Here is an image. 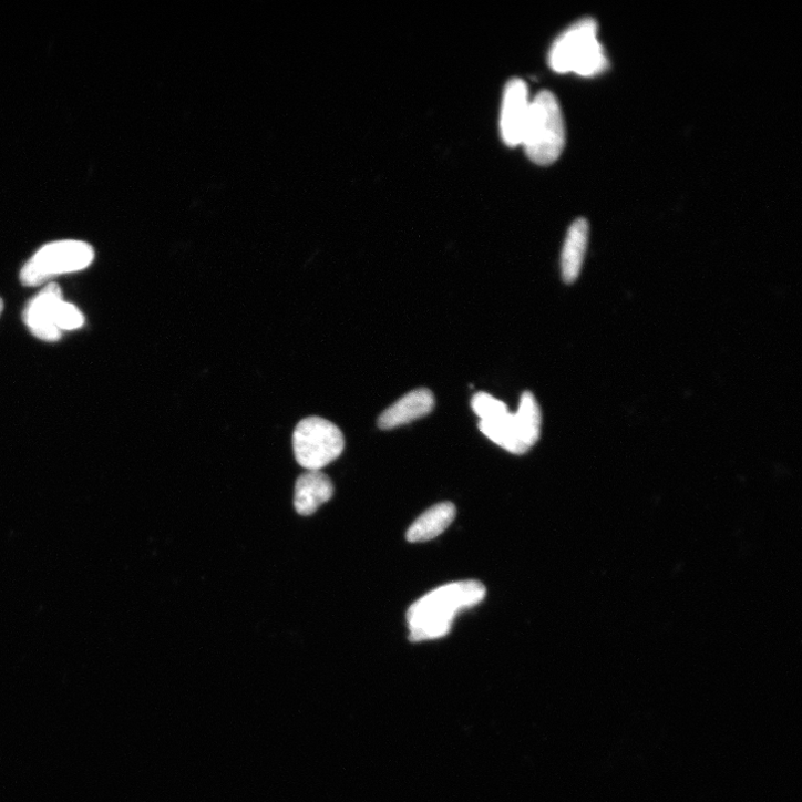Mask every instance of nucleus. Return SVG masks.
Listing matches in <instances>:
<instances>
[{
  "label": "nucleus",
  "instance_id": "4468645a",
  "mask_svg": "<svg viewBox=\"0 0 802 802\" xmlns=\"http://www.w3.org/2000/svg\"><path fill=\"white\" fill-rule=\"evenodd\" d=\"M84 323L85 318L76 306L64 300L60 304L56 313V327L62 332L80 329Z\"/></svg>",
  "mask_w": 802,
  "mask_h": 802
},
{
  "label": "nucleus",
  "instance_id": "f03ea898",
  "mask_svg": "<svg viewBox=\"0 0 802 802\" xmlns=\"http://www.w3.org/2000/svg\"><path fill=\"white\" fill-rule=\"evenodd\" d=\"M597 32V24L592 19L580 20L569 27L551 48V69L559 74L574 73L583 78L605 72L608 59L598 41Z\"/></svg>",
  "mask_w": 802,
  "mask_h": 802
},
{
  "label": "nucleus",
  "instance_id": "7ed1b4c3",
  "mask_svg": "<svg viewBox=\"0 0 802 802\" xmlns=\"http://www.w3.org/2000/svg\"><path fill=\"white\" fill-rule=\"evenodd\" d=\"M566 142L565 122L556 96L539 92L529 105L522 144L527 157L546 166L561 156Z\"/></svg>",
  "mask_w": 802,
  "mask_h": 802
},
{
  "label": "nucleus",
  "instance_id": "0eeeda50",
  "mask_svg": "<svg viewBox=\"0 0 802 802\" xmlns=\"http://www.w3.org/2000/svg\"><path fill=\"white\" fill-rule=\"evenodd\" d=\"M529 105L527 84L517 78L510 80L504 89L500 122L501 135L507 146L522 144Z\"/></svg>",
  "mask_w": 802,
  "mask_h": 802
},
{
  "label": "nucleus",
  "instance_id": "f8f14e48",
  "mask_svg": "<svg viewBox=\"0 0 802 802\" xmlns=\"http://www.w3.org/2000/svg\"><path fill=\"white\" fill-rule=\"evenodd\" d=\"M456 517L453 503H441L429 508L409 528L407 538L411 543H422L443 534Z\"/></svg>",
  "mask_w": 802,
  "mask_h": 802
},
{
  "label": "nucleus",
  "instance_id": "9d476101",
  "mask_svg": "<svg viewBox=\"0 0 802 802\" xmlns=\"http://www.w3.org/2000/svg\"><path fill=\"white\" fill-rule=\"evenodd\" d=\"M335 493L331 480L321 471H307L296 482L294 505L301 516L315 514Z\"/></svg>",
  "mask_w": 802,
  "mask_h": 802
},
{
  "label": "nucleus",
  "instance_id": "20e7f679",
  "mask_svg": "<svg viewBox=\"0 0 802 802\" xmlns=\"http://www.w3.org/2000/svg\"><path fill=\"white\" fill-rule=\"evenodd\" d=\"M481 432L508 453L523 455L539 440L542 414L537 400L529 391L523 392L518 411L506 413L493 421H480Z\"/></svg>",
  "mask_w": 802,
  "mask_h": 802
},
{
  "label": "nucleus",
  "instance_id": "423d86ee",
  "mask_svg": "<svg viewBox=\"0 0 802 802\" xmlns=\"http://www.w3.org/2000/svg\"><path fill=\"white\" fill-rule=\"evenodd\" d=\"M292 445L296 461L301 467L321 471L340 457L345 450V438L333 423L312 417L297 425Z\"/></svg>",
  "mask_w": 802,
  "mask_h": 802
},
{
  "label": "nucleus",
  "instance_id": "39448f33",
  "mask_svg": "<svg viewBox=\"0 0 802 802\" xmlns=\"http://www.w3.org/2000/svg\"><path fill=\"white\" fill-rule=\"evenodd\" d=\"M92 246L83 241L64 240L41 248L23 267L21 281L37 287L66 274L82 271L94 261Z\"/></svg>",
  "mask_w": 802,
  "mask_h": 802
},
{
  "label": "nucleus",
  "instance_id": "f257e3e1",
  "mask_svg": "<svg viewBox=\"0 0 802 802\" xmlns=\"http://www.w3.org/2000/svg\"><path fill=\"white\" fill-rule=\"evenodd\" d=\"M486 596L483 583L469 579L440 586L415 602L408 613L410 640L423 642L446 637L456 617L481 604Z\"/></svg>",
  "mask_w": 802,
  "mask_h": 802
},
{
  "label": "nucleus",
  "instance_id": "9b49d317",
  "mask_svg": "<svg viewBox=\"0 0 802 802\" xmlns=\"http://www.w3.org/2000/svg\"><path fill=\"white\" fill-rule=\"evenodd\" d=\"M588 223L575 220L569 227L561 256L563 280L573 284L579 276L588 243Z\"/></svg>",
  "mask_w": 802,
  "mask_h": 802
},
{
  "label": "nucleus",
  "instance_id": "1a4fd4ad",
  "mask_svg": "<svg viewBox=\"0 0 802 802\" xmlns=\"http://www.w3.org/2000/svg\"><path fill=\"white\" fill-rule=\"evenodd\" d=\"M435 409L434 393L420 388L401 397L378 419L380 430H393L428 417Z\"/></svg>",
  "mask_w": 802,
  "mask_h": 802
},
{
  "label": "nucleus",
  "instance_id": "ddd939ff",
  "mask_svg": "<svg viewBox=\"0 0 802 802\" xmlns=\"http://www.w3.org/2000/svg\"><path fill=\"white\" fill-rule=\"evenodd\" d=\"M472 409L482 422L493 421L510 412L502 400L486 392H479L473 397Z\"/></svg>",
  "mask_w": 802,
  "mask_h": 802
},
{
  "label": "nucleus",
  "instance_id": "2eb2a0df",
  "mask_svg": "<svg viewBox=\"0 0 802 802\" xmlns=\"http://www.w3.org/2000/svg\"><path fill=\"white\" fill-rule=\"evenodd\" d=\"M3 309H4V302L2 299H0V315H2Z\"/></svg>",
  "mask_w": 802,
  "mask_h": 802
},
{
  "label": "nucleus",
  "instance_id": "6e6552de",
  "mask_svg": "<svg viewBox=\"0 0 802 802\" xmlns=\"http://www.w3.org/2000/svg\"><path fill=\"white\" fill-rule=\"evenodd\" d=\"M63 300L60 286L51 284L28 304L23 319L35 337L49 342L62 338V331L56 327V313Z\"/></svg>",
  "mask_w": 802,
  "mask_h": 802
}]
</instances>
